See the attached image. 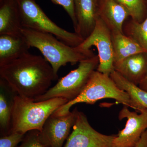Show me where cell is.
Masks as SVG:
<instances>
[{
  "mask_svg": "<svg viewBox=\"0 0 147 147\" xmlns=\"http://www.w3.org/2000/svg\"><path fill=\"white\" fill-rule=\"evenodd\" d=\"M16 147H51L41 139L40 131L32 130L24 135L21 144Z\"/></svg>",
  "mask_w": 147,
  "mask_h": 147,
  "instance_id": "44dd1931",
  "label": "cell"
},
{
  "mask_svg": "<svg viewBox=\"0 0 147 147\" xmlns=\"http://www.w3.org/2000/svg\"><path fill=\"white\" fill-rule=\"evenodd\" d=\"M98 16L111 31L122 30L124 23L129 16L126 9L116 0H97Z\"/></svg>",
  "mask_w": 147,
  "mask_h": 147,
  "instance_id": "4fadbf2b",
  "label": "cell"
},
{
  "mask_svg": "<svg viewBox=\"0 0 147 147\" xmlns=\"http://www.w3.org/2000/svg\"><path fill=\"white\" fill-rule=\"evenodd\" d=\"M21 25L16 0H0V35L21 34Z\"/></svg>",
  "mask_w": 147,
  "mask_h": 147,
  "instance_id": "9a60e30c",
  "label": "cell"
},
{
  "mask_svg": "<svg viewBox=\"0 0 147 147\" xmlns=\"http://www.w3.org/2000/svg\"><path fill=\"white\" fill-rule=\"evenodd\" d=\"M25 134L12 133L5 136H1L0 147H16L18 144L22 142Z\"/></svg>",
  "mask_w": 147,
  "mask_h": 147,
  "instance_id": "7402d4cb",
  "label": "cell"
},
{
  "mask_svg": "<svg viewBox=\"0 0 147 147\" xmlns=\"http://www.w3.org/2000/svg\"><path fill=\"white\" fill-rule=\"evenodd\" d=\"M21 33L30 47L37 48L50 64L55 80L58 79V71L62 66L68 63L74 65L95 55L90 50L67 45L49 33L23 28Z\"/></svg>",
  "mask_w": 147,
  "mask_h": 147,
  "instance_id": "7a4b0ae2",
  "label": "cell"
},
{
  "mask_svg": "<svg viewBox=\"0 0 147 147\" xmlns=\"http://www.w3.org/2000/svg\"><path fill=\"white\" fill-rule=\"evenodd\" d=\"M68 102L67 99L60 97L35 101L15 94L12 103L10 134H25L32 130L41 131L47 119Z\"/></svg>",
  "mask_w": 147,
  "mask_h": 147,
  "instance_id": "3957f363",
  "label": "cell"
},
{
  "mask_svg": "<svg viewBox=\"0 0 147 147\" xmlns=\"http://www.w3.org/2000/svg\"><path fill=\"white\" fill-rule=\"evenodd\" d=\"M110 76L120 88L128 94L131 100L139 107V113L147 110V92L129 82L115 70Z\"/></svg>",
  "mask_w": 147,
  "mask_h": 147,
  "instance_id": "ac0fdd59",
  "label": "cell"
},
{
  "mask_svg": "<svg viewBox=\"0 0 147 147\" xmlns=\"http://www.w3.org/2000/svg\"><path fill=\"white\" fill-rule=\"evenodd\" d=\"M139 88L147 92V74L139 85Z\"/></svg>",
  "mask_w": 147,
  "mask_h": 147,
  "instance_id": "d4e9b609",
  "label": "cell"
},
{
  "mask_svg": "<svg viewBox=\"0 0 147 147\" xmlns=\"http://www.w3.org/2000/svg\"><path fill=\"white\" fill-rule=\"evenodd\" d=\"M128 108L124 105L119 113V120L126 119L127 122L125 128L119 131L114 139L113 147H135L147 129V110L138 114Z\"/></svg>",
  "mask_w": 147,
  "mask_h": 147,
  "instance_id": "9c48e42d",
  "label": "cell"
},
{
  "mask_svg": "<svg viewBox=\"0 0 147 147\" xmlns=\"http://www.w3.org/2000/svg\"><path fill=\"white\" fill-rule=\"evenodd\" d=\"M76 24L75 32L83 39L90 35L98 16L97 0H74Z\"/></svg>",
  "mask_w": 147,
  "mask_h": 147,
  "instance_id": "8fae6325",
  "label": "cell"
},
{
  "mask_svg": "<svg viewBox=\"0 0 147 147\" xmlns=\"http://www.w3.org/2000/svg\"><path fill=\"white\" fill-rule=\"evenodd\" d=\"M30 47L23 35H0V65L29 53Z\"/></svg>",
  "mask_w": 147,
  "mask_h": 147,
  "instance_id": "5bb4252c",
  "label": "cell"
},
{
  "mask_svg": "<svg viewBox=\"0 0 147 147\" xmlns=\"http://www.w3.org/2000/svg\"><path fill=\"white\" fill-rule=\"evenodd\" d=\"M112 98L118 103L140 112L138 105L133 101L128 94L121 89L110 76L95 70L82 92L74 100L69 101L56 110L53 115L63 116L68 114L73 105L79 103L94 104L98 100Z\"/></svg>",
  "mask_w": 147,
  "mask_h": 147,
  "instance_id": "277c9868",
  "label": "cell"
},
{
  "mask_svg": "<svg viewBox=\"0 0 147 147\" xmlns=\"http://www.w3.org/2000/svg\"><path fill=\"white\" fill-rule=\"evenodd\" d=\"M77 110L75 108L72 112L63 116L52 114L40 131V137L43 142L51 147H63L75 123Z\"/></svg>",
  "mask_w": 147,
  "mask_h": 147,
  "instance_id": "30bf717a",
  "label": "cell"
},
{
  "mask_svg": "<svg viewBox=\"0 0 147 147\" xmlns=\"http://www.w3.org/2000/svg\"><path fill=\"white\" fill-rule=\"evenodd\" d=\"M0 88V131L1 136H3L10 134L12 103L15 94L1 78Z\"/></svg>",
  "mask_w": 147,
  "mask_h": 147,
  "instance_id": "e0dca14e",
  "label": "cell"
},
{
  "mask_svg": "<svg viewBox=\"0 0 147 147\" xmlns=\"http://www.w3.org/2000/svg\"><path fill=\"white\" fill-rule=\"evenodd\" d=\"M72 129L64 147H113L117 136L105 135L96 130L91 126L86 116L78 110Z\"/></svg>",
  "mask_w": 147,
  "mask_h": 147,
  "instance_id": "ba28073f",
  "label": "cell"
},
{
  "mask_svg": "<svg viewBox=\"0 0 147 147\" xmlns=\"http://www.w3.org/2000/svg\"><path fill=\"white\" fill-rule=\"evenodd\" d=\"M134 147H147V129L142 134L138 144Z\"/></svg>",
  "mask_w": 147,
  "mask_h": 147,
  "instance_id": "cb8c5ba5",
  "label": "cell"
},
{
  "mask_svg": "<svg viewBox=\"0 0 147 147\" xmlns=\"http://www.w3.org/2000/svg\"><path fill=\"white\" fill-rule=\"evenodd\" d=\"M0 78L15 94L33 100L45 94L55 80L53 68L45 58L29 53L0 65Z\"/></svg>",
  "mask_w": 147,
  "mask_h": 147,
  "instance_id": "6da1fadb",
  "label": "cell"
},
{
  "mask_svg": "<svg viewBox=\"0 0 147 147\" xmlns=\"http://www.w3.org/2000/svg\"><path fill=\"white\" fill-rule=\"evenodd\" d=\"M16 1L23 28L51 34L71 47H78L84 41L76 33L67 31L56 25L43 12L35 0Z\"/></svg>",
  "mask_w": 147,
  "mask_h": 147,
  "instance_id": "5b68a950",
  "label": "cell"
},
{
  "mask_svg": "<svg viewBox=\"0 0 147 147\" xmlns=\"http://www.w3.org/2000/svg\"><path fill=\"white\" fill-rule=\"evenodd\" d=\"M114 70L139 86L147 74V53H139L114 63Z\"/></svg>",
  "mask_w": 147,
  "mask_h": 147,
  "instance_id": "7c38bea8",
  "label": "cell"
},
{
  "mask_svg": "<svg viewBox=\"0 0 147 147\" xmlns=\"http://www.w3.org/2000/svg\"><path fill=\"white\" fill-rule=\"evenodd\" d=\"M128 11L130 18L142 23L147 16V0H116Z\"/></svg>",
  "mask_w": 147,
  "mask_h": 147,
  "instance_id": "ffe728a7",
  "label": "cell"
},
{
  "mask_svg": "<svg viewBox=\"0 0 147 147\" xmlns=\"http://www.w3.org/2000/svg\"><path fill=\"white\" fill-rule=\"evenodd\" d=\"M99 63L98 55L82 61L77 68L60 79L45 94L36 98L34 101L57 97L65 98L68 102L74 100L83 91L92 74L97 69Z\"/></svg>",
  "mask_w": 147,
  "mask_h": 147,
  "instance_id": "8992f818",
  "label": "cell"
},
{
  "mask_svg": "<svg viewBox=\"0 0 147 147\" xmlns=\"http://www.w3.org/2000/svg\"><path fill=\"white\" fill-rule=\"evenodd\" d=\"M114 51V63L138 54L146 52L134 40L119 31H111Z\"/></svg>",
  "mask_w": 147,
  "mask_h": 147,
  "instance_id": "2e32d148",
  "label": "cell"
},
{
  "mask_svg": "<svg viewBox=\"0 0 147 147\" xmlns=\"http://www.w3.org/2000/svg\"><path fill=\"white\" fill-rule=\"evenodd\" d=\"M92 46L96 47L98 52L99 63L96 70L110 76L114 71V55L111 32L99 17L91 34L78 47L88 50H90Z\"/></svg>",
  "mask_w": 147,
  "mask_h": 147,
  "instance_id": "52a82bcc",
  "label": "cell"
},
{
  "mask_svg": "<svg viewBox=\"0 0 147 147\" xmlns=\"http://www.w3.org/2000/svg\"><path fill=\"white\" fill-rule=\"evenodd\" d=\"M54 3L62 6L68 13L73 22L74 28L76 26V21L74 9V0H51Z\"/></svg>",
  "mask_w": 147,
  "mask_h": 147,
  "instance_id": "603a6c76",
  "label": "cell"
},
{
  "mask_svg": "<svg viewBox=\"0 0 147 147\" xmlns=\"http://www.w3.org/2000/svg\"><path fill=\"white\" fill-rule=\"evenodd\" d=\"M122 30L124 34L134 40L147 53V16L142 23L129 17L124 23Z\"/></svg>",
  "mask_w": 147,
  "mask_h": 147,
  "instance_id": "d6986e66",
  "label": "cell"
}]
</instances>
